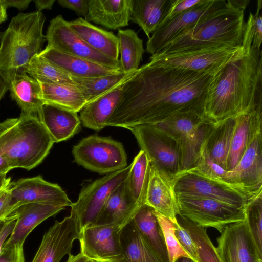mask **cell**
Here are the masks:
<instances>
[{
    "instance_id": "cell-56",
    "label": "cell",
    "mask_w": 262,
    "mask_h": 262,
    "mask_svg": "<svg viewBox=\"0 0 262 262\" xmlns=\"http://www.w3.org/2000/svg\"><path fill=\"white\" fill-rule=\"evenodd\" d=\"M7 8L4 2V0H0V24L7 20Z\"/></svg>"
},
{
    "instance_id": "cell-14",
    "label": "cell",
    "mask_w": 262,
    "mask_h": 262,
    "mask_svg": "<svg viewBox=\"0 0 262 262\" xmlns=\"http://www.w3.org/2000/svg\"><path fill=\"white\" fill-rule=\"evenodd\" d=\"M224 181L250 199L262 193V132L253 138L236 165L227 171Z\"/></svg>"
},
{
    "instance_id": "cell-19",
    "label": "cell",
    "mask_w": 262,
    "mask_h": 262,
    "mask_svg": "<svg viewBox=\"0 0 262 262\" xmlns=\"http://www.w3.org/2000/svg\"><path fill=\"white\" fill-rule=\"evenodd\" d=\"M144 204L172 222L176 221L179 210L173 178L151 165Z\"/></svg>"
},
{
    "instance_id": "cell-28",
    "label": "cell",
    "mask_w": 262,
    "mask_h": 262,
    "mask_svg": "<svg viewBox=\"0 0 262 262\" xmlns=\"http://www.w3.org/2000/svg\"><path fill=\"white\" fill-rule=\"evenodd\" d=\"M154 209L144 204L132 221L147 245L162 262H169L163 233Z\"/></svg>"
},
{
    "instance_id": "cell-11",
    "label": "cell",
    "mask_w": 262,
    "mask_h": 262,
    "mask_svg": "<svg viewBox=\"0 0 262 262\" xmlns=\"http://www.w3.org/2000/svg\"><path fill=\"white\" fill-rule=\"evenodd\" d=\"M126 129L135 136L151 166L172 178L180 172V148L173 139L152 125H141Z\"/></svg>"
},
{
    "instance_id": "cell-62",
    "label": "cell",
    "mask_w": 262,
    "mask_h": 262,
    "mask_svg": "<svg viewBox=\"0 0 262 262\" xmlns=\"http://www.w3.org/2000/svg\"><path fill=\"white\" fill-rule=\"evenodd\" d=\"M2 35V32H1V31H0V39H1Z\"/></svg>"
},
{
    "instance_id": "cell-29",
    "label": "cell",
    "mask_w": 262,
    "mask_h": 262,
    "mask_svg": "<svg viewBox=\"0 0 262 262\" xmlns=\"http://www.w3.org/2000/svg\"><path fill=\"white\" fill-rule=\"evenodd\" d=\"M9 90L11 98L21 108V113L37 115L45 104L40 83L27 73L16 74L9 83Z\"/></svg>"
},
{
    "instance_id": "cell-6",
    "label": "cell",
    "mask_w": 262,
    "mask_h": 262,
    "mask_svg": "<svg viewBox=\"0 0 262 262\" xmlns=\"http://www.w3.org/2000/svg\"><path fill=\"white\" fill-rule=\"evenodd\" d=\"M74 161L101 174L127 167V156L121 143L110 137L92 135L82 139L72 149Z\"/></svg>"
},
{
    "instance_id": "cell-9",
    "label": "cell",
    "mask_w": 262,
    "mask_h": 262,
    "mask_svg": "<svg viewBox=\"0 0 262 262\" xmlns=\"http://www.w3.org/2000/svg\"><path fill=\"white\" fill-rule=\"evenodd\" d=\"M132 164L124 169L108 173L84 186L71 214L76 219L80 232L93 225L111 194L126 179Z\"/></svg>"
},
{
    "instance_id": "cell-31",
    "label": "cell",
    "mask_w": 262,
    "mask_h": 262,
    "mask_svg": "<svg viewBox=\"0 0 262 262\" xmlns=\"http://www.w3.org/2000/svg\"><path fill=\"white\" fill-rule=\"evenodd\" d=\"M172 0H131V20L149 38L166 17Z\"/></svg>"
},
{
    "instance_id": "cell-4",
    "label": "cell",
    "mask_w": 262,
    "mask_h": 262,
    "mask_svg": "<svg viewBox=\"0 0 262 262\" xmlns=\"http://www.w3.org/2000/svg\"><path fill=\"white\" fill-rule=\"evenodd\" d=\"M227 5L190 28L157 54L243 46L244 11Z\"/></svg>"
},
{
    "instance_id": "cell-55",
    "label": "cell",
    "mask_w": 262,
    "mask_h": 262,
    "mask_svg": "<svg viewBox=\"0 0 262 262\" xmlns=\"http://www.w3.org/2000/svg\"><path fill=\"white\" fill-rule=\"evenodd\" d=\"M12 169L0 152V174H7Z\"/></svg>"
},
{
    "instance_id": "cell-13",
    "label": "cell",
    "mask_w": 262,
    "mask_h": 262,
    "mask_svg": "<svg viewBox=\"0 0 262 262\" xmlns=\"http://www.w3.org/2000/svg\"><path fill=\"white\" fill-rule=\"evenodd\" d=\"M46 36L47 47L122 71L119 60L107 57L90 47L70 28L61 15L50 20Z\"/></svg>"
},
{
    "instance_id": "cell-10",
    "label": "cell",
    "mask_w": 262,
    "mask_h": 262,
    "mask_svg": "<svg viewBox=\"0 0 262 262\" xmlns=\"http://www.w3.org/2000/svg\"><path fill=\"white\" fill-rule=\"evenodd\" d=\"M177 200L179 215L198 226L214 228L220 233L227 226L245 221V208L205 198L177 197Z\"/></svg>"
},
{
    "instance_id": "cell-36",
    "label": "cell",
    "mask_w": 262,
    "mask_h": 262,
    "mask_svg": "<svg viewBox=\"0 0 262 262\" xmlns=\"http://www.w3.org/2000/svg\"><path fill=\"white\" fill-rule=\"evenodd\" d=\"M131 164L130 169L126 179V185L133 201L141 206L145 200L151 164L142 150L135 156Z\"/></svg>"
},
{
    "instance_id": "cell-45",
    "label": "cell",
    "mask_w": 262,
    "mask_h": 262,
    "mask_svg": "<svg viewBox=\"0 0 262 262\" xmlns=\"http://www.w3.org/2000/svg\"><path fill=\"white\" fill-rule=\"evenodd\" d=\"M262 1H257L255 14L250 13L247 23L249 24L252 37V46L260 49L262 42V17L259 12L262 8Z\"/></svg>"
},
{
    "instance_id": "cell-44",
    "label": "cell",
    "mask_w": 262,
    "mask_h": 262,
    "mask_svg": "<svg viewBox=\"0 0 262 262\" xmlns=\"http://www.w3.org/2000/svg\"><path fill=\"white\" fill-rule=\"evenodd\" d=\"M176 236L185 251L195 262H198L195 245L187 230L182 226L178 220L173 222Z\"/></svg>"
},
{
    "instance_id": "cell-5",
    "label": "cell",
    "mask_w": 262,
    "mask_h": 262,
    "mask_svg": "<svg viewBox=\"0 0 262 262\" xmlns=\"http://www.w3.org/2000/svg\"><path fill=\"white\" fill-rule=\"evenodd\" d=\"M46 17L41 11L20 13L2 33L0 43V75L8 83L41 51Z\"/></svg>"
},
{
    "instance_id": "cell-60",
    "label": "cell",
    "mask_w": 262,
    "mask_h": 262,
    "mask_svg": "<svg viewBox=\"0 0 262 262\" xmlns=\"http://www.w3.org/2000/svg\"><path fill=\"white\" fill-rule=\"evenodd\" d=\"M6 218L5 219H4V220L0 221V232H1L2 229L3 227V225H4V223H5V222Z\"/></svg>"
},
{
    "instance_id": "cell-34",
    "label": "cell",
    "mask_w": 262,
    "mask_h": 262,
    "mask_svg": "<svg viewBox=\"0 0 262 262\" xmlns=\"http://www.w3.org/2000/svg\"><path fill=\"white\" fill-rule=\"evenodd\" d=\"M137 70L129 73L120 72L106 76L91 78L73 76L71 78L81 92L87 104L124 83Z\"/></svg>"
},
{
    "instance_id": "cell-40",
    "label": "cell",
    "mask_w": 262,
    "mask_h": 262,
    "mask_svg": "<svg viewBox=\"0 0 262 262\" xmlns=\"http://www.w3.org/2000/svg\"><path fill=\"white\" fill-rule=\"evenodd\" d=\"M40 83L75 84L71 76L46 60L35 55L24 70Z\"/></svg>"
},
{
    "instance_id": "cell-25",
    "label": "cell",
    "mask_w": 262,
    "mask_h": 262,
    "mask_svg": "<svg viewBox=\"0 0 262 262\" xmlns=\"http://www.w3.org/2000/svg\"><path fill=\"white\" fill-rule=\"evenodd\" d=\"M37 115L54 143L70 139L81 129V122L74 112L44 104Z\"/></svg>"
},
{
    "instance_id": "cell-43",
    "label": "cell",
    "mask_w": 262,
    "mask_h": 262,
    "mask_svg": "<svg viewBox=\"0 0 262 262\" xmlns=\"http://www.w3.org/2000/svg\"><path fill=\"white\" fill-rule=\"evenodd\" d=\"M192 168L207 177L223 181L227 172L202 152L195 166Z\"/></svg>"
},
{
    "instance_id": "cell-46",
    "label": "cell",
    "mask_w": 262,
    "mask_h": 262,
    "mask_svg": "<svg viewBox=\"0 0 262 262\" xmlns=\"http://www.w3.org/2000/svg\"><path fill=\"white\" fill-rule=\"evenodd\" d=\"M23 246L16 244L3 247L0 252V262H25Z\"/></svg>"
},
{
    "instance_id": "cell-12",
    "label": "cell",
    "mask_w": 262,
    "mask_h": 262,
    "mask_svg": "<svg viewBox=\"0 0 262 262\" xmlns=\"http://www.w3.org/2000/svg\"><path fill=\"white\" fill-rule=\"evenodd\" d=\"M227 4L225 0H200L193 7L162 22L148 38L146 51L151 55L157 54L190 28Z\"/></svg>"
},
{
    "instance_id": "cell-30",
    "label": "cell",
    "mask_w": 262,
    "mask_h": 262,
    "mask_svg": "<svg viewBox=\"0 0 262 262\" xmlns=\"http://www.w3.org/2000/svg\"><path fill=\"white\" fill-rule=\"evenodd\" d=\"M121 258L114 262H162L146 243L131 220L120 234Z\"/></svg>"
},
{
    "instance_id": "cell-35",
    "label": "cell",
    "mask_w": 262,
    "mask_h": 262,
    "mask_svg": "<svg viewBox=\"0 0 262 262\" xmlns=\"http://www.w3.org/2000/svg\"><path fill=\"white\" fill-rule=\"evenodd\" d=\"M214 124L207 119L188 136L178 142L180 151V172L190 169L195 166L204 142Z\"/></svg>"
},
{
    "instance_id": "cell-48",
    "label": "cell",
    "mask_w": 262,
    "mask_h": 262,
    "mask_svg": "<svg viewBox=\"0 0 262 262\" xmlns=\"http://www.w3.org/2000/svg\"><path fill=\"white\" fill-rule=\"evenodd\" d=\"M200 1V0H172L168 13L162 22L190 9Z\"/></svg>"
},
{
    "instance_id": "cell-52",
    "label": "cell",
    "mask_w": 262,
    "mask_h": 262,
    "mask_svg": "<svg viewBox=\"0 0 262 262\" xmlns=\"http://www.w3.org/2000/svg\"><path fill=\"white\" fill-rule=\"evenodd\" d=\"M36 11H41L45 9L51 10L55 0H33Z\"/></svg>"
},
{
    "instance_id": "cell-24",
    "label": "cell",
    "mask_w": 262,
    "mask_h": 262,
    "mask_svg": "<svg viewBox=\"0 0 262 262\" xmlns=\"http://www.w3.org/2000/svg\"><path fill=\"white\" fill-rule=\"evenodd\" d=\"M130 7L131 0H89L85 20L108 29H119L128 26Z\"/></svg>"
},
{
    "instance_id": "cell-49",
    "label": "cell",
    "mask_w": 262,
    "mask_h": 262,
    "mask_svg": "<svg viewBox=\"0 0 262 262\" xmlns=\"http://www.w3.org/2000/svg\"><path fill=\"white\" fill-rule=\"evenodd\" d=\"M89 0H58V4L63 8L74 11L77 15L86 16Z\"/></svg>"
},
{
    "instance_id": "cell-58",
    "label": "cell",
    "mask_w": 262,
    "mask_h": 262,
    "mask_svg": "<svg viewBox=\"0 0 262 262\" xmlns=\"http://www.w3.org/2000/svg\"><path fill=\"white\" fill-rule=\"evenodd\" d=\"M11 182V178L7 177V174H0V191L9 184Z\"/></svg>"
},
{
    "instance_id": "cell-27",
    "label": "cell",
    "mask_w": 262,
    "mask_h": 262,
    "mask_svg": "<svg viewBox=\"0 0 262 262\" xmlns=\"http://www.w3.org/2000/svg\"><path fill=\"white\" fill-rule=\"evenodd\" d=\"M68 25L92 48L107 57L119 60V40L113 32L97 27L81 17L68 21Z\"/></svg>"
},
{
    "instance_id": "cell-41",
    "label": "cell",
    "mask_w": 262,
    "mask_h": 262,
    "mask_svg": "<svg viewBox=\"0 0 262 262\" xmlns=\"http://www.w3.org/2000/svg\"><path fill=\"white\" fill-rule=\"evenodd\" d=\"M245 221L259 252L262 254V193L249 200L245 209Z\"/></svg>"
},
{
    "instance_id": "cell-42",
    "label": "cell",
    "mask_w": 262,
    "mask_h": 262,
    "mask_svg": "<svg viewBox=\"0 0 262 262\" xmlns=\"http://www.w3.org/2000/svg\"><path fill=\"white\" fill-rule=\"evenodd\" d=\"M154 212L163 233L169 262H174L182 257L191 258L182 248L176 236L173 223L156 211Z\"/></svg>"
},
{
    "instance_id": "cell-3",
    "label": "cell",
    "mask_w": 262,
    "mask_h": 262,
    "mask_svg": "<svg viewBox=\"0 0 262 262\" xmlns=\"http://www.w3.org/2000/svg\"><path fill=\"white\" fill-rule=\"evenodd\" d=\"M54 142L37 115L21 113L0 124V152L12 169L29 170L41 163Z\"/></svg>"
},
{
    "instance_id": "cell-54",
    "label": "cell",
    "mask_w": 262,
    "mask_h": 262,
    "mask_svg": "<svg viewBox=\"0 0 262 262\" xmlns=\"http://www.w3.org/2000/svg\"><path fill=\"white\" fill-rule=\"evenodd\" d=\"M233 7L243 10H244L249 5V0H228L227 1Z\"/></svg>"
},
{
    "instance_id": "cell-39",
    "label": "cell",
    "mask_w": 262,
    "mask_h": 262,
    "mask_svg": "<svg viewBox=\"0 0 262 262\" xmlns=\"http://www.w3.org/2000/svg\"><path fill=\"white\" fill-rule=\"evenodd\" d=\"M177 220L190 235L196 247L198 262H221L216 247L208 236L205 228L198 226L180 215L177 216Z\"/></svg>"
},
{
    "instance_id": "cell-22",
    "label": "cell",
    "mask_w": 262,
    "mask_h": 262,
    "mask_svg": "<svg viewBox=\"0 0 262 262\" xmlns=\"http://www.w3.org/2000/svg\"><path fill=\"white\" fill-rule=\"evenodd\" d=\"M140 207L130 196L125 179L111 194L93 225H111L122 228L132 220Z\"/></svg>"
},
{
    "instance_id": "cell-26",
    "label": "cell",
    "mask_w": 262,
    "mask_h": 262,
    "mask_svg": "<svg viewBox=\"0 0 262 262\" xmlns=\"http://www.w3.org/2000/svg\"><path fill=\"white\" fill-rule=\"evenodd\" d=\"M123 84L84 106L80 111L79 118L84 127L97 132L106 127L119 103Z\"/></svg>"
},
{
    "instance_id": "cell-2",
    "label": "cell",
    "mask_w": 262,
    "mask_h": 262,
    "mask_svg": "<svg viewBox=\"0 0 262 262\" xmlns=\"http://www.w3.org/2000/svg\"><path fill=\"white\" fill-rule=\"evenodd\" d=\"M244 53L213 75L204 112L214 123L262 108V53L243 46Z\"/></svg>"
},
{
    "instance_id": "cell-16",
    "label": "cell",
    "mask_w": 262,
    "mask_h": 262,
    "mask_svg": "<svg viewBox=\"0 0 262 262\" xmlns=\"http://www.w3.org/2000/svg\"><path fill=\"white\" fill-rule=\"evenodd\" d=\"M216 251L221 262H258L260 254L245 221L227 226L217 238Z\"/></svg>"
},
{
    "instance_id": "cell-37",
    "label": "cell",
    "mask_w": 262,
    "mask_h": 262,
    "mask_svg": "<svg viewBox=\"0 0 262 262\" xmlns=\"http://www.w3.org/2000/svg\"><path fill=\"white\" fill-rule=\"evenodd\" d=\"M207 119L203 112H181L152 125L173 139L178 143L188 136L200 124Z\"/></svg>"
},
{
    "instance_id": "cell-21",
    "label": "cell",
    "mask_w": 262,
    "mask_h": 262,
    "mask_svg": "<svg viewBox=\"0 0 262 262\" xmlns=\"http://www.w3.org/2000/svg\"><path fill=\"white\" fill-rule=\"evenodd\" d=\"M64 208L62 206L37 203L21 205L13 212L17 215L16 224L9 238L5 242L3 247L16 244L23 245L27 236L36 226Z\"/></svg>"
},
{
    "instance_id": "cell-17",
    "label": "cell",
    "mask_w": 262,
    "mask_h": 262,
    "mask_svg": "<svg viewBox=\"0 0 262 262\" xmlns=\"http://www.w3.org/2000/svg\"><path fill=\"white\" fill-rule=\"evenodd\" d=\"M121 227L115 225H91L80 232L81 252L93 260L114 262L122 256L120 244Z\"/></svg>"
},
{
    "instance_id": "cell-23",
    "label": "cell",
    "mask_w": 262,
    "mask_h": 262,
    "mask_svg": "<svg viewBox=\"0 0 262 262\" xmlns=\"http://www.w3.org/2000/svg\"><path fill=\"white\" fill-rule=\"evenodd\" d=\"M38 55L73 77L91 78L122 72L47 47Z\"/></svg>"
},
{
    "instance_id": "cell-59",
    "label": "cell",
    "mask_w": 262,
    "mask_h": 262,
    "mask_svg": "<svg viewBox=\"0 0 262 262\" xmlns=\"http://www.w3.org/2000/svg\"><path fill=\"white\" fill-rule=\"evenodd\" d=\"M174 262H195L190 257H182L177 259Z\"/></svg>"
},
{
    "instance_id": "cell-57",
    "label": "cell",
    "mask_w": 262,
    "mask_h": 262,
    "mask_svg": "<svg viewBox=\"0 0 262 262\" xmlns=\"http://www.w3.org/2000/svg\"><path fill=\"white\" fill-rule=\"evenodd\" d=\"M9 90V83L0 75V100Z\"/></svg>"
},
{
    "instance_id": "cell-20",
    "label": "cell",
    "mask_w": 262,
    "mask_h": 262,
    "mask_svg": "<svg viewBox=\"0 0 262 262\" xmlns=\"http://www.w3.org/2000/svg\"><path fill=\"white\" fill-rule=\"evenodd\" d=\"M262 108L244 112L236 116L225 170L229 171L238 163L253 138L261 132Z\"/></svg>"
},
{
    "instance_id": "cell-61",
    "label": "cell",
    "mask_w": 262,
    "mask_h": 262,
    "mask_svg": "<svg viewBox=\"0 0 262 262\" xmlns=\"http://www.w3.org/2000/svg\"><path fill=\"white\" fill-rule=\"evenodd\" d=\"M92 262H107V261H96V260H93Z\"/></svg>"
},
{
    "instance_id": "cell-8",
    "label": "cell",
    "mask_w": 262,
    "mask_h": 262,
    "mask_svg": "<svg viewBox=\"0 0 262 262\" xmlns=\"http://www.w3.org/2000/svg\"><path fill=\"white\" fill-rule=\"evenodd\" d=\"M177 197L205 198L245 208L249 196L235 186L204 175L193 168L181 171L173 178Z\"/></svg>"
},
{
    "instance_id": "cell-63",
    "label": "cell",
    "mask_w": 262,
    "mask_h": 262,
    "mask_svg": "<svg viewBox=\"0 0 262 262\" xmlns=\"http://www.w3.org/2000/svg\"><path fill=\"white\" fill-rule=\"evenodd\" d=\"M258 262H262V260H259V261H258Z\"/></svg>"
},
{
    "instance_id": "cell-32",
    "label": "cell",
    "mask_w": 262,
    "mask_h": 262,
    "mask_svg": "<svg viewBox=\"0 0 262 262\" xmlns=\"http://www.w3.org/2000/svg\"><path fill=\"white\" fill-rule=\"evenodd\" d=\"M235 124L236 117L215 123L202 148L201 152L224 169Z\"/></svg>"
},
{
    "instance_id": "cell-7",
    "label": "cell",
    "mask_w": 262,
    "mask_h": 262,
    "mask_svg": "<svg viewBox=\"0 0 262 262\" xmlns=\"http://www.w3.org/2000/svg\"><path fill=\"white\" fill-rule=\"evenodd\" d=\"M245 50L243 46L156 54L150 57V62L213 76L229 62L241 56Z\"/></svg>"
},
{
    "instance_id": "cell-18",
    "label": "cell",
    "mask_w": 262,
    "mask_h": 262,
    "mask_svg": "<svg viewBox=\"0 0 262 262\" xmlns=\"http://www.w3.org/2000/svg\"><path fill=\"white\" fill-rule=\"evenodd\" d=\"M80 237L77 221L72 215L56 221L44 234L32 262H59L64 255L71 254L74 241Z\"/></svg>"
},
{
    "instance_id": "cell-53",
    "label": "cell",
    "mask_w": 262,
    "mask_h": 262,
    "mask_svg": "<svg viewBox=\"0 0 262 262\" xmlns=\"http://www.w3.org/2000/svg\"><path fill=\"white\" fill-rule=\"evenodd\" d=\"M69 258L67 262H92L93 260L88 257L81 252L76 255H69Z\"/></svg>"
},
{
    "instance_id": "cell-51",
    "label": "cell",
    "mask_w": 262,
    "mask_h": 262,
    "mask_svg": "<svg viewBox=\"0 0 262 262\" xmlns=\"http://www.w3.org/2000/svg\"><path fill=\"white\" fill-rule=\"evenodd\" d=\"M31 0H4V2L7 7H15L19 10H24L27 8Z\"/></svg>"
},
{
    "instance_id": "cell-64",
    "label": "cell",
    "mask_w": 262,
    "mask_h": 262,
    "mask_svg": "<svg viewBox=\"0 0 262 262\" xmlns=\"http://www.w3.org/2000/svg\"><path fill=\"white\" fill-rule=\"evenodd\" d=\"M0 124H1V122H0Z\"/></svg>"
},
{
    "instance_id": "cell-50",
    "label": "cell",
    "mask_w": 262,
    "mask_h": 262,
    "mask_svg": "<svg viewBox=\"0 0 262 262\" xmlns=\"http://www.w3.org/2000/svg\"><path fill=\"white\" fill-rule=\"evenodd\" d=\"M17 215L12 213L8 216L0 232V252L7 238L12 233L16 224Z\"/></svg>"
},
{
    "instance_id": "cell-38",
    "label": "cell",
    "mask_w": 262,
    "mask_h": 262,
    "mask_svg": "<svg viewBox=\"0 0 262 262\" xmlns=\"http://www.w3.org/2000/svg\"><path fill=\"white\" fill-rule=\"evenodd\" d=\"M119 40V60L121 71L129 73L139 69L145 52L143 40L133 30L118 29L117 35Z\"/></svg>"
},
{
    "instance_id": "cell-33",
    "label": "cell",
    "mask_w": 262,
    "mask_h": 262,
    "mask_svg": "<svg viewBox=\"0 0 262 262\" xmlns=\"http://www.w3.org/2000/svg\"><path fill=\"white\" fill-rule=\"evenodd\" d=\"M40 84L41 97L45 104H51L76 113L80 112L86 104L83 96L75 84Z\"/></svg>"
},
{
    "instance_id": "cell-47",
    "label": "cell",
    "mask_w": 262,
    "mask_h": 262,
    "mask_svg": "<svg viewBox=\"0 0 262 262\" xmlns=\"http://www.w3.org/2000/svg\"><path fill=\"white\" fill-rule=\"evenodd\" d=\"M10 184L0 191V221L5 219L16 209L12 202Z\"/></svg>"
},
{
    "instance_id": "cell-15",
    "label": "cell",
    "mask_w": 262,
    "mask_h": 262,
    "mask_svg": "<svg viewBox=\"0 0 262 262\" xmlns=\"http://www.w3.org/2000/svg\"><path fill=\"white\" fill-rule=\"evenodd\" d=\"M9 191L12 204L16 209L22 205L30 203L64 207H71L73 203L59 185L45 180L41 176L11 182Z\"/></svg>"
},
{
    "instance_id": "cell-1",
    "label": "cell",
    "mask_w": 262,
    "mask_h": 262,
    "mask_svg": "<svg viewBox=\"0 0 262 262\" xmlns=\"http://www.w3.org/2000/svg\"><path fill=\"white\" fill-rule=\"evenodd\" d=\"M213 76L149 62L123 84L122 96L106 126L153 125L181 112H204Z\"/></svg>"
}]
</instances>
